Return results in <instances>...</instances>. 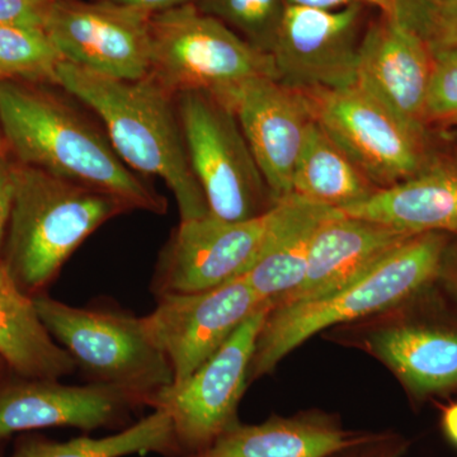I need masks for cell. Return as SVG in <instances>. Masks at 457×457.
Masks as SVG:
<instances>
[{"label": "cell", "instance_id": "5bb4252c", "mask_svg": "<svg viewBox=\"0 0 457 457\" xmlns=\"http://www.w3.org/2000/svg\"><path fill=\"white\" fill-rule=\"evenodd\" d=\"M269 212L239 222L224 221L212 213L180 221L156 267V296L200 293L242 276L260 249Z\"/></svg>", "mask_w": 457, "mask_h": 457}, {"label": "cell", "instance_id": "5b68a950", "mask_svg": "<svg viewBox=\"0 0 457 457\" xmlns=\"http://www.w3.org/2000/svg\"><path fill=\"white\" fill-rule=\"evenodd\" d=\"M147 77L176 97L186 90L220 95L251 78L276 79V71L269 54L189 4L150 17Z\"/></svg>", "mask_w": 457, "mask_h": 457}, {"label": "cell", "instance_id": "2e32d148", "mask_svg": "<svg viewBox=\"0 0 457 457\" xmlns=\"http://www.w3.org/2000/svg\"><path fill=\"white\" fill-rule=\"evenodd\" d=\"M137 404H144L139 396L111 385H65L57 380L8 385L0 387V440L50 427L92 431Z\"/></svg>", "mask_w": 457, "mask_h": 457}, {"label": "cell", "instance_id": "d6986e66", "mask_svg": "<svg viewBox=\"0 0 457 457\" xmlns=\"http://www.w3.org/2000/svg\"><path fill=\"white\" fill-rule=\"evenodd\" d=\"M339 212L299 195L278 200L269 212L266 234L243 278L262 299L273 303L293 291L305 276L319 227Z\"/></svg>", "mask_w": 457, "mask_h": 457}, {"label": "cell", "instance_id": "603a6c76", "mask_svg": "<svg viewBox=\"0 0 457 457\" xmlns=\"http://www.w3.org/2000/svg\"><path fill=\"white\" fill-rule=\"evenodd\" d=\"M378 189L314 120L295 165L293 194L342 212Z\"/></svg>", "mask_w": 457, "mask_h": 457}, {"label": "cell", "instance_id": "ac0fdd59", "mask_svg": "<svg viewBox=\"0 0 457 457\" xmlns=\"http://www.w3.org/2000/svg\"><path fill=\"white\" fill-rule=\"evenodd\" d=\"M341 212L411 236L457 233V156L441 153L417 176L378 189Z\"/></svg>", "mask_w": 457, "mask_h": 457}, {"label": "cell", "instance_id": "4fadbf2b", "mask_svg": "<svg viewBox=\"0 0 457 457\" xmlns=\"http://www.w3.org/2000/svg\"><path fill=\"white\" fill-rule=\"evenodd\" d=\"M215 97L236 114L276 203L293 194L295 165L314 121L308 95L275 78L255 77Z\"/></svg>", "mask_w": 457, "mask_h": 457}, {"label": "cell", "instance_id": "83f0119b", "mask_svg": "<svg viewBox=\"0 0 457 457\" xmlns=\"http://www.w3.org/2000/svg\"><path fill=\"white\" fill-rule=\"evenodd\" d=\"M411 29L433 51L457 45V0H414Z\"/></svg>", "mask_w": 457, "mask_h": 457}, {"label": "cell", "instance_id": "9a60e30c", "mask_svg": "<svg viewBox=\"0 0 457 457\" xmlns=\"http://www.w3.org/2000/svg\"><path fill=\"white\" fill-rule=\"evenodd\" d=\"M433 53L411 29L381 16L363 33L356 84L413 125L425 121Z\"/></svg>", "mask_w": 457, "mask_h": 457}, {"label": "cell", "instance_id": "ffe728a7", "mask_svg": "<svg viewBox=\"0 0 457 457\" xmlns=\"http://www.w3.org/2000/svg\"><path fill=\"white\" fill-rule=\"evenodd\" d=\"M0 357L27 380H59L77 363L42 323L35 300L0 261Z\"/></svg>", "mask_w": 457, "mask_h": 457}, {"label": "cell", "instance_id": "d590c367", "mask_svg": "<svg viewBox=\"0 0 457 457\" xmlns=\"http://www.w3.org/2000/svg\"><path fill=\"white\" fill-rule=\"evenodd\" d=\"M5 369H8V365L5 363V361L0 357V378L4 374Z\"/></svg>", "mask_w": 457, "mask_h": 457}, {"label": "cell", "instance_id": "ba28073f", "mask_svg": "<svg viewBox=\"0 0 457 457\" xmlns=\"http://www.w3.org/2000/svg\"><path fill=\"white\" fill-rule=\"evenodd\" d=\"M303 93L318 125L378 189L417 176L441 154L429 128L405 121L360 87Z\"/></svg>", "mask_w": 457, "mask_h": 457}, {"label": "cell", "instance_id": "f546056e", "mask_svg": "<svg viewBox=\"0 0 457 457\" xmlns=\"http://www.w3.org/2000/svg\"><path fill=\"white\" fill-rule=\"evenodd\" d=\"M287 4L308 5L324 9H337L352 4L378 9L381 16L390 18L411 29L414 0H287Z\"/></svg>", "mask_w": 457, "mask_h": 457}, {"label": "cell", "instance_id": "7a4b0ae2", "mask_svg": "<svg viewBox=\"0 0 457 457\" xmlns=\"http://www.w3.org/2000/svg\"><path fill=\"white\" fill-rule=\"evenodd\" d=\"M56 78L59 88L96 113L123 163L140 176L164 180L179 204L180 221L209 215L173 95L150 77L114 79L64 60Z\"/></svg>", "mask_w": 457, "mask_h": 457}, {"label": "cell", "instance_id": "9c48e42d", "mask_svg": "<svg viewBox=\"0 0 457 457\" xmlns=\"http://www.w3.org/2000/svg\"><path fill=\"white\" fill-rule=\"evenodd\" d=\"M272 308L273 302L264 303L194 374L147 399V405L170 416L177 442L201 451L236 425L255 343Z\"/></svg>", "mask_w": 457, "mask_h": 457}, {"label": "cell", "instance_id": "d6a6232c", "mask_svg": "<svg viewBox=\"0 0 457 457\" xmlns=\"http://www.w3.org/2000/svg\"><path fill=\"white\" fill-rule=\"evenodd\" d=\"M441 272L446 273L447 285L457 302V246H451L450 243L445 252Z\"/></svg>", "mask_w": 457, "mask_h": 457}, {"label": "cell", "instance_id": "4316f807", "mask_svg": "<svg viewBox=\"0 0 457 457\" xmlns=\"http://www.w3.org/2000/svg\"><path fill=\"white\" fill-rule=\"evenodd\" d=\"M426 125H457V45L433 51L425 107Z\"/></svg>", "mask_w": 457, "mask_h": 457}, {"label": "cell", "instance_id": "cb8c5ba5", "mask_svg": "<svg viewBox=\"0 0 457 457\" xmlns=\"http://www.w3.org/2000/svg\"><path fill=\"white\" fill-rule=\"evenodd\" d=\"M170 416L154 409L150 416L125 431L102 438L80 437L62 442H32L13 457H123L134 453H165L176 447Z\"/></svg>", "mask_w": 457, "mask_h": 457}, {"label": "cell", "instance_id": "277c9868", "mask_svg": "<svg viewBox=\"0 0 457 457\" xmlns=\"http://www.w3.org/2000/svg\"><path fill=\"white\" fill-rule=\"evenodd\" d=\"M449 243L446 233L418 234L336 293L273 305L255 343L249 378L269 374L291 351L320 330L386 311L418 293L440 275Z\"/></svg>", "mask_w": 457, "mask_h": 457}, {"label": "cell", "instance_id": "8992f818", "mask_svg": "<svg viewBox=\"0 0 457 457\" xmlns=\"http://www.w3.org/2000/svg\"><path fill=\"white\" fill-rule=\"evenodd\" d=\"M42 323L92 383L111 385L147 399L173 383L163 352L150 341L143 319L121 312L74 308L33 296Z\"/></svg>", "mask_w": 457, "mask_h": 457}, {"label": "cell", "instance_id": "6da1fadb", "mask_svg": "<svg viewBox=\"0 0 457 457\" xmlns=\"http://www.w3.org/2000/svg\"><path fill=\"white\" fill-rule=\"evenodd\" d=\"M49 84L0 80V128L12 161L158 215L167 200L123 163L102 125Z\"/></svg>", "mask_w": 457, "mask_h": 457}, {"label": "cell", "instance_id": "7402d4cb", "mask_svg": "<svg viewBox=\"0 0 457 457\" xmlns=\"http://www.w3.org/2000/svg\"><path fill=\"white\" fill-rule=\"evenodd\" d=\"M371 347L414 393L457 386V333L402 326L376 333Z\"/></svg>", "mask_w": 457, "mask_h": 457}, {"label": "cell", "instance_id": "e0dca14e", "mask_svg": "<svg viewBox=\"0 0 457 457\" xmlns=\"http://www.w3.org/2000/svg\"><path fill=\"white\" fill-rule=\"evenodd\" d=\"M411 237L380 222L337 213L324 221L312 237L303 281L273 305L306 302L336 293Z\"/></svg>", "mask_w": 457, "mask_h": 457}, {"label": "cell", "instance_id": "44dd1931", "mask_svg": "<svg viewBox=\"0 0 457 457\" xmlns=\"http://www.w3.org/2000/svg\"><path fill=\"white\" fill-rule=\"evenodd\" d=\"M369 441L318 418H275L258 426L236 423L196 457H328Z\"/></svg>", "mask_w": 457, "mask_h": 457}, {"label": "cell", "instance_id": "e575fe53", "mask_svg": "<svg viewBox=\"0 0 457 457\" xmlns=\"http://www.w3.org/2000/svg\"><path fill=\"white\" fill-rule=\"evenodd\" d=\"M5 156L4 140H3L2 128H0V158Z\"/></svg>", "mask_w": 457, "mask_h": 457}, {"label": "cell", "instance_id": "4dcf8cb0", "mask_svg": "<svg viewBox=\"0 0 457 457\" xmlns=\"http://www.w3.org/2000/svg\"><path fill=\"white\" fill-rule=\"evenodd\" d=\"M13 162L7 155L0 158V252L7 236L12 204H13Z\"/></svg>", "mask_w": 457, "mask_h": 457}, {"label": "cell", "instance_id": "30bf717a", "mask_svg": "<svg viewBox=\"0 0 457 457\" xmlns=\"http://www.w3.org/2000/svg\"><path fill=\"white\" fill-rule=\"evenodd\" d=\"M366 8L288 4L270 51L276 79L300 92L353 87Z\"/></svg>", "mask_w": 457, "mask_h": 457}, {"label": "cell", "instance_id": "8fae6325", "mask_svg": "<svg viewBox=\"0 0 457 457\" xmlns=\"http://www.w3.org/2000/svg\"><path fill=\"white\" fill-rule=\"evenodd\" d=\"M156 297L154 311L141 319L150 341L170 361L173 383L194 374L246 318L270 302L243 276L200 293Z\"/></svg>", "mask_w": 457, "mask_h": 457}, {"label": "cell", "instance_id": "484cf974", "mask_svg": "<svg viewBox=\"0 0 457 457\" xmlns=\"http://www.w3.org/2000/svg\"><path fill=\"white\" fill-rule=\"evenodd\" d=\"M195 5L270 55L288 4L287 0H197Z\"/></svg>", "mask_w": 457, "mask_h": 457}, {"label": "cell", "instance_id": "d4e9b609", "mask_svg": "<svg viewBox=\"0 0 457 457\" xmlns=\"http://www.w3.org/2000/svg\"><path fill=\"white\" fill-rule=\"evenodd\" d=\"M62 57L44 29L0 26V80L57 87Z\"/></svg>", "mask_w": 457, "mask_h": 457}, {"label": "cell", "instance_id": "3957f363", "mask_svg": "<svg viewBox=\"0 0 457 457\" xmlns=\"http://www.w3.org/2000/svg\"><path fill=\"white\" fill-rule=\"evenodd\" d=\"M12 162L13 204L0 261L26 294H37L87 237L130 209L98 189Z\"/></svg>", "mask_w": 457, "mask_h": 457}, {"label": "cell", "instance_id": "836d02e7", "mask_svg": "<svg viewBox=\"0 0 457 457\" xmlns=\"http://www.w3.org/2000/svg\"><path fill=\"white\" fill-rule=\"evenodd\" d=\"M442 427H444V432L447 438L457 446V403L445 411L444 417H442Z\"/></svg>", "mask_w": 457, "mask_h": 457}, {"label": "cell", "instance_id": "52a82bcc", "mask_svg": "<svg viewBox=\"0 0 457 457\" xmlns=\"http://www.w3.org/2000/svg\"><path fill=\"white\" fill-rule=\"evenodd\" d=\"M189 163L210 213L224 221L252 220L275 206L233 111L203 90L176 96Z\"/></svg>", "mask_w": 457, "mask_h": 457}, {"label": "cell", "instance_id": "7c38bea8", "mask_svg": "<svg viewBox=\"0 0 457 457\" xmlns=\"http://www.w3.org/2000/svg\"><path fill=\"white\" fill-rule=\"evenodd\" d=\"M150 14L106 0H56L45 32L64 62L121 80L146 78Z\"/></svg>", "mask_w": 457, "mask_h": 457}, {"label": "cell", "instance_id": "1f68e13d", "mask_svg": "<svg viewBox=\"0 0 457 457\" xmlns=\"http://www.w3.org/2000/svg\"><path fill=\"white\" fill-rule=\"evenodd\" d=\"M106 2L122 5V7L137 9V11L153 16V14L170 11V9L196 4L197 0H106Z\"/></svg>", "mask_w": 457, "mask_h": 457}, {"label": "cell", "instance_id": "f1b7e54d", "mask_svg": "<svg viewBox=\"0 0 457 457\" xmlns=\"http://www.w3.org/2000/svg\"><path fill=\"white\" fill-rule=\"evenodd\" d=\"M56 0H0V26L44 29Z\"/></svg>", "mask_w": 457, "mask_h": 457}]
</instances>
